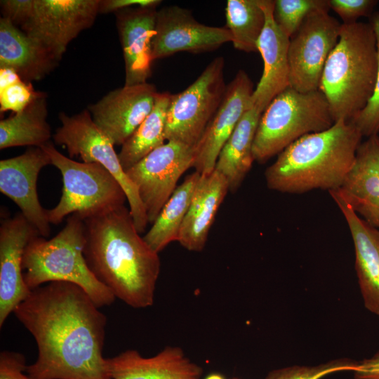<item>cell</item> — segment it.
I'll list each match as a JSON object with an SVG mask.
<instances>
[{
  "mask_svg": "<svg viewBox=\"0 0 379 379\" xmlns=\"http://www.w3.org/2000/svg\"><path fill=\"white\" fill-rule=\"evenodd\" d=\"M80 286L53 281L31 291L13 311L37 346L32 379H111L102 351L106 316Z\"/></svg>",
  "mask_w": 379,
  "mask_h": 379,
  "instance_id": "1",
  "label": "cell"
},
{
  "mask_svg": "<svg viewBox=\"0 0 379 379\" xmlns=\"http://www.w3.org/2000/svg\"><path fill=\"white\" fill-rule=\"evenodd\" d=\"M84 255L98 280L128 306L154 303L161 270L159 253L138 231L125 205L84 218Z\"/></svg>",
  "mask_w": 379,
  "mask_h": 379,
  "instance_id": "2",
  "label": "cell"
},
{
  "mask_svg": "<svg viewBox=\"0 0 379 379\" xmlns=\"http://www.w3.org/2000/svg\"><path fill=\"white\" fill-rule=\"evenodd\" d=\"M363 137L353 122L345 120L302 136L266 169L267 187L288 194L339 189L354 164Z\"/></svg>",
  "mask_w": 379,
  "mask_h": 379,
  "instance_id": "3",
  "label": "cell"
},
{
  "mask_svg": "<svg viewBox=\"0 0 379 379\" xmlns=\"http://www.w3.org/2000/svg\"><path fill=\"white\" fill-rule=\"evenodd\" d=\"M377 72V40L371 24L342 23L319 88L335 122L352 121L366 107L374 93Z\"/></svg>",
  "mask_w": 379,
  "mask_h": 379,
  "instance_id": "4",
  "label": "cell"
},
{
  "mask_svg": "<svg viewBox=\"0 0 379 379\" xmlns=\"http://www.w3.org/2000/svg\"><path fill=\"white\" fill-rule=\"evenodd\" d=\"M85 243L84 221L78 213L69 215L64 227L53 238L34 237L22 258L27 287L32 291L49 282H69L83 288L98 307L112 305L116 298L87 265Z\"/></svg>",
  "mask_w": 379,
  "mask_h": 379,
  "instance_id": "5",
  "label": "cell"
},
{
  "mask_svg": "<svg viewBox=\"0 0 379 379\" xmlns=\"http://www.w3.org/2000/svg\"><path fill=\"white\" fill-rule=\"evenodd\" d=\"M334 123L321 91L300 92L288 86L261 115L253 145L254 160L265 163L302 136L326 130Z\"/></svg>",
  "mask_w": 379,
  "mask_h": 379,
  "instance_id": "6",
  "label": "cell"
},
{
  "mask_svg": "<svg viewBox=\"0 0 379 379\" xmlns=\"http://www.w3.org/2000/svg\"><path fill=\"white\" fill-rule=\"evenodd\" d=\"M62 178V196L58 204L46 210L50 224L78 213L83 219L109 208L124 206L126 193L117 180L98 163L79 162L60 152L50 141L41 147Z\"/></svg>",
  "mask_w": 379,
  "mask_h": 379,
  "instance_id": "7",
  "label": "cell"
},
{
  "mask_svg": "<svg viewBox=\"0 0 379 379\" xmlns=\"http://www.w3.org/2000/svg\"><path fill=\"white\" fill-rule=\"evenodd\" d=\"M58 118L61 126L53 135L55 143L65 146L70 157L79 156L84 162L100 164L117 180L126 193L134 224L142 233L148 224L147 213L112 142L94 123L88 109L72 116L60 112Z\"/></svg>",
  "mask_w": 379,
  "mask_h": 379,
  "instance_id": "8",
  "label": "cell"
},
{
  "mask_svg": "<svg viewBox=\"0 0 379 379\" xmlns=\"http://www.w3.org/2000/svg\"><path fill=\"white\" fill-rule=\"evenodd\" d=\"M225 60L215 58L183 91L172 94L166 115L165 138L195 147L218 109L227 86Z\"/></svg>",
  "mask_w": 379,
  "mask_h": 379,
  "instance_id": "9",
  "label": "cell"
},
{
  "mask_svg": "<svg viewBox=\"0 0 379 379\" xmlns=\"http://www.w3.org/2000/svg\"><path fill=\"white\" fill-rule=\"evenodd\" d=\"M329 10L320 8L310 13L290 38V86L298 91L319 90L325 64L338 41L342 23Z\"/></svg>",
  "mask_w": 379,
  "mask_h": 379,
  "instance_id": "10",
  "label": "cell"
},
{
  "mask_svg": "<svg viewBox=\"0 0 379 379\" xmlns=\"http://www.w3.org/2000/svg\"><path fill=\"white\" fill-rule=\"evenodd\" d=\"M193 160L192 147L167 141L126 171L138 190L148 223H154L181 175L192 167Z\"/></svg>",
  "mask_w": 379,
  "mask_h": 379,
  "instance_id": "11",
  "label": "cell"
},
{
  "mask_svg": "<svg viewBox=\"0 0 379 379\" xmlns=\"http://www.w3.org/2000/svg\"><path fill=\"white\" fill-rule=\"evenodd\" d=\"M100 0H34L32 13L20 29L36 39L59 62L68 44L91 27Z\"/></svg>",
  "mask_w": 379,
  "mask_h": 379,
  "instance_id": "12",
  "label": "cell"
},
{
  "mask_svg": "<svg viewBox=\"0 0 379 379\" xmlns=\"http://www.w3.org/2000/svg\"><path fill=\"white\" fill-rule=\"evenodd\" d=\"M232 40V34L225 27L201 24L187 9L178 6H165L157 13L152 60L180 51L191 53L213 51Z\"/></svg>",
  "mask_w": 379,
  "mask_h": 379,
  "instance_id": "13",
  "label": "cell"
},
{
  "mask_svg": "<svg viewBox=\"0 0 379 379\" xmlns=\"http://www.w3.org/2000/svg\"><path fill=\"white\" fill-rule=\"evenodd\" d=\"M157 93L155 86L147 82L124 85L108 92L87 109L114 145L121 146L152 112Z\"/></svg>",
  "mask_w": 379,
  "mask_h": 379,
  "instance_id": "14",
  "label": "cell"
},
{
  "mask_svg": "<svg viewBox=\"0 0 379 379\" xmlns=\"http://www.w3.org/2000/svg\"><path fill=\"white\" fill-rule=\"evenodd\" d=\"M50 164L49 156L37 147H29L20 155L0 161L1 192L20 208L39 236L45 238L49 236L51 227L46 210L39 200L36 182L40 171Z\"/></svg>",
  "mask_w": 379,
  "mask_h": 379,
  "instance_id": "15",
  "label": "cell"
},
{
  "mask_svg": "<svg viewBox=\"0 0 379 379\" xmlns=\"http://www.w3.org/2000/svg\"><path fill=\"white\" fill-rule=\"evenodd\" d=\"M253 84L240 69L227 86L216 113L193 149L192 167L201 175L213 172L219 154L246 111L251 107Z\"/></svg>",
  "mask_w": 379,
  "mask_h": 379,
  "instance_id": "16",
  "label": "cell"
},
{
  "mask_svg": "<svg viewBox=\"0 0 379 379\" xmlns=\"http://www.w3.org/2000/svg\"><path fill=\"white\" fill-rule=\"evenodd\" d=\"M39 235L21 213L4 218L0 226V327L31 292L26 285L22 258L29 241Z\"/></svg>",
  "mask_w": 379,
  "mask_h": 379,
  "instance_id": "17",
  "label": "cell"
},
{
  "mask_svg": "<svg viewBox=\"0 0 379 379\" xmlns=\"http://www.w3.org/2000/svg\"><path fill=\"white\" fill-rule=\"evenodd\" d=\"M265 25L257 44L263 60V72L252 95L251 105L263 113L272 100L290 86L289 40L273 16L274 1L260 0Z\"/></svg>",
  "mask_w": 379,
  "mask_h": 379,
  "instance_id": "18",
  "label": "cell"
},
{
  "mask_svg": "<svg viewBox=\"0 0 379 379\" xmlns=\"http://www.w3.org/2000/svg\"><path fill=\"white\" fill-rule=\"evenodd\" d=\"M157 13L154 7H132L114 13L125 64V86L145 83L151 76Z\"/></svg>",
  "mask_w": 379,
  "mask_h": 379,
  "instance_id": "19",
  "label": "cell"
},
{
  "mask_svg": "<svg viewBox=\"0 0 379 379\" xmlns=\"http://www.w3.org/2000/svg\"><path fill=\"white\" fill-rule=\"evenodd\" d=\"M348 225L355 253V270L365 308L379 317V230L359 216L338 189L328 192Z\"/></svg>",
  "mask_w": 379,
  "mask_h": 379,
  "instance_id": "20",
  "label": "cell"
},
{
  "mask_svg": "<svg viewBox=\"0 0 379 379\" xmlns=\"http://www.w3.org/2000/svg\"><path fill=\"white\" fill-rule=\"evenodd\" d=\"M111 379H200L203 368L179 347L167 346L156 355L144 357L135 350L105 358Z\"/></svg>",
  "mask_w": 379,
  "mask_h": 379,
  "instance_id": "21",
  "label": "cell"
},
{
  "mask_svg": "<svg viewBox=\"0 0 379 379\" xmlns=\"http://www.w3.org/2000/svg\"><path fill=\"white\" fill-rule=\"evenodd\" d=\"M230 187L218 171L201 175L182 225L178 242L190 251L205 247L210 229Z\"/></svg>",
  "mask_w": 379,
  "mask_h": 379,
  "instance_id": "22",
  "label": "cell"
},
{
  "mask_svg": "<svg viewBox=\"0 0 379 379\" xmlns=\"http://www.w3.org/2000/svg\"><path fill=\"white\" fill-rule=\"evenodd\" d=\"M59 61L39 42L11 20L0 19V68L15 71L27 82L50 74Z\"/></svg>",
  "mask_w": 379,
  "mask_h": 379,
  "instance_id": "23",
  "label": "cell"
},
{
  "mask_svg": "<svg viewBox=\"0 0 379 379\" xmlns=\"http://www.w3.org/2000/svg\"><path fill=\"white\" fill-rule=\"evenodd\" d=\"M262 114L251 105L219 154L215 170L226 178L231 192L239 187L255 161L253 145Z\"/></svg>",
  "mask_w": 379,
  "mask_h": 379,
  "instance_id": "24",
  "label": "cell"
},
{
  "mask_svg": "<svg viewBox=\"0 0 379 379\" xmlns=\"http://www.w3.org/2000/svg\"><path fill=\"white\" fill-rule=\"evenodd\" d=\"M48 95L37 91L22 111L0 121V149L18 146L41 147L53 136L47 121Z\"/></svg>",
  "mask_w": 379,
  "mask_h": 379,
  "instance_id": "25",
  "label": "cell"
},
{
  "mask_svg": "<svg viewBox=\"0 0 379 379\" xmlns=\"http://www.w3.org/2000/svg\"><path fill=\"white\" fill-rule=\"evenodd\" d=\"M338 190L359 216L379 230V174L359 147L354 164Z\"/></svg>",
  "mask_w": 379,
  "mask_h": 379,
  "instance_id": "26",
  "label": "cell"
},
{
  "mask_svg": "<svg viewBox=\"0 0 379 379\" xmlns=\"http://www.w3.org/2000/svg\"><path fill=\"white\" fill-rule=\"evenodd\" d=\"M199 177L200 174L195 171L185 178L143 237L147 244L157 253L161 252L170 243L178 241L180 229Z\"/></svg>",
  "mask_w": 379,
  "mask_h": 379,
  "instance_id": "27",
  "label": "cell"
},
{
  "mask_svg": "<svg viewBox=\"0 0 379 379\" xmlns=\"http://www.w3.org/2000/svg\"><path fill=\"white\" fill-rule=\"evenodd\" d=\"M171 95L169 92H158L152 112L121 145L118 155L125 172L165 143L166 115Z\"/></svg>",
  "mask_w": 379,
  "mask_h": 379,
  "instance_id": "28",
  "label": "cell"
},
{
  "mask_svg": "<svg viewBox=\"0 0 379 379\" xmlns=\"http://www.w3.org/2000/svg\"><path fill=\"white\" fill-rule=\"evenodd\" d=\"M225 17L234 48L246 53L258 51L257 44L265 25L260 0H228Z\"/></svg>",
  "mask_w": 379,
  "mask_h": 379,
  "instance_id": "29",
  "label": "cell"
},
{
  "mask_svg": "<svg viewBox=\"0 0 379 379\" xmlns=\"http://www.w3.org/2000/svg\"><path fill=\"white\" fill-rule=\"evenodd\" d=\"M326 8H330L328 0H275L273 16L279 29L291 38L310 13Z\"/></svg>",
  "mask_w": 379,
  "mask_h": 379,
  "instance_id": "30",
  "label": "cell"
},
{
  "mask_svg": "<svg viewBox=\"0 0 379 379\" xmlns=\"http://www.w3.org/2000/svg\"><path fill=\"white\" fill-rule=\"evenodd\" d=\"M32 83L22 80L13 69L0 68V112L13 114L23 110L36 94Z\"/></svg>",
  "mask_w": 379,
  "mask_h": 379,
  "instance_id": "31",
  "label": "cell"
},
{
  "mask_svg": "<svg viewBox=\"0 0 379 379\" xmlns=\"http://www.w3.org/2000/svg\"><path fill=\"white\" fill-rule=\"evenodd\" d=\"M354 360L343 358L316 366L294 365L270 371L264 379H321L335 372L354 371L358 367Z\"/></svg>",
  "mask_w": 379,
  "mask_h": 379,
  "instance_id": "32",
  "label": "cell"
},
{
  "mask_svg": "<svg viewBox=\"0 0 379 379\" xmlns=\"http://www.w3.org/2000/svg\"><path fill=\"white\" fill-rule=\"evenodd\" d=\"M371 24L377 40L378 72L373 95L366 107L352 121L360 130L363 136L379 135V12L374 13Z\"/></svg>",
  "mask_w": 379,
  "mask_h": 379,
  "instance_id": "33",
  "label": "cell"
},
{
  "mask_svg": "<svg viewBox=\"0 0 379 379\" xmlns=\"http://www.w3.org/2000/svg\"><path fill=\"white\" fill-rule=\"evenodd\" d=\"M376 4L375 0H328L330 9L341 18L343 24L358 22V18L369 15Z\"/></svg>",
  "mask_w": 379,
  "mask_h": 379,
  "instance_id": "34",
  "label": "cell"
},
{
  "mask_svg": "<svg viewBox=\"0 0 379 379\" xmlns=\"http://www.w3.org/2000/svg\"><path fill=\"white\" fill-rule=\"evenodd\" d=\"M25 357L20 352L4 350L0 353V379H32L25 374Z\"/></svg>",
  "mask_w": 379,
  "mask_h": 379,
  "instance_id": "35",
  "label": "cell"
},
{
  "mask_svg": "<svg viewBox=\"0 0 379 379\" xmlns=\"http://www.w3.org/2000/svg\"><path fill=\"white\" fill-rule=\"evenodd\" d=\"M0 5L3 18L20 28L30 18L34 0H1Z\"/></svg>",
  "mask_w": 379,
  "mask_h": 379,
  "instance_id": "36",
  "label": "cell"
},
{
  "mask_svg": "<svg viewBox=\"0 0 379 379\" xmlns=\"http://www.w3.org/2000/svg\"><path fill=\"white\" fill-rule=\"evenodd\" d=\"M161 2L159 0H100L99 14L116 13L132 7L157 8Z\"/></svg>",
  "mask_w": 379,
  "mask_h": 379,
  "instance_id": "37",
  "label": "cell"
},
{
  "mask_svg": "<svg viewBox=\"0 0 379 379\" xmlns=\"http://www.w3.org/2000/svg\"><path fill=\"white\" fill-rule=\"evenodd\" d=\"M353 373L354 379H379V351L371 357L359 361Z\"/></svg>",
  "mask_w": 379,
  "mask_h": 379,
  "instance_id": "38",
  "label": "cell"
},
{
  "mask_svg": "<svg viewBox=\"0 0 379 379\" xmlns=\"http://www.w3.org/2000/svg\"><path fill=\"white\" fill-rule=\"evenodd\" d=\"M359 148L365 153L379 174V135L367 137Z\"/></svg>",
  "mask_w": 379,
  "mask_h": 379,
  "instance_id": "39",
  "label": "cell"
},
{
  "mask_svg": "<svg viewBox=\"0 0 379 379\" xmlns=\"http://www.w3.org/2000/svg\"><path fill=\"white\" fill-rule=\"evenodd\" d=\"M204 379H225V378L222 375L215 373L208 375Z\"/></svg>",
  "mask_w": 379,
  "mask_h": 379,
  "instance_id": "40",
  "label": "cell"
},
{
  "mask_svg": "<svg viewBox=\"0 0 379 379\" xmlns=\"http://www.w3.org/2000/svg\"><path fill=\"white\" fill-rule=\"evenodd\" d=\"M234 379H237V378H234Z\"/></svg>",
  "mask_w": 379,
  "mask_h": 379,
  "instance_id": "41",
  "label": "cell"
}]
</instances>
